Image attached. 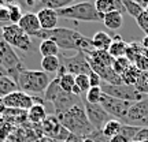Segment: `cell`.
Wrapping results in <instances>:
<instances>
[{
    "label": "cell",
    "instance_id": "obj_23",
    "mask_svg": "<svg viewBox=\"0 0 148 142\" xmlns=\"http://www.w3.org/2000/svg\"><path fill=\"white\" fill-rule=\"evenodd\" d=\"M41 69L44 73L52 74L58 73L60 69V58L59 56H48V58L41 59Z\"/></svg>",
    "mask_w": 148,
    "mask_h": 142
},
{
    "label": "cell",
    "instance_id": "obj_11",
    "mask_svg": "<svg viewBox=\"0 0 148 142\" xmlns=\"http://www.w3.org/2000/svg\"><path fill=\"white\" fill-rule=\"evenodd\" d=\"M41 131L47 135L49 139L53 141H66V138L70 135V132L64 128L59 119L55 115H48L47 119L41 123Z\"/></svg>",
    "mask_w": 148,
    "mask_h": 142
},
{
    "label": "cell",
    "instance_id": "obj_46",
    "mask_svg": "<svg viewBox=\"0 0 148 142\" xmlns=\"http://www.w3.org/2000/svg\"><path fill=\"white\" fill-rule=\"evenodd\" d=\"M140 127H144V128H148V116L144 119L143 122H141V124H140Z\"/></svg>",
    "mask_w": 148,
    "mask_h": 142
},
{
    "label": "cell",
    "instance_id": "obj_1",
    "mask_svg": "<svg viewBox=\"0 0 148 142\" xmlns=\"http://www.w3.org/2000/svg\"><path fill=\"white\" fill-rule=\"evenodd\" d=\"M34 37L42 40H51L59 47V49L89 52L93 49L90 38L82 36L79 32L67 27H55L52 30H40Z\"/></svg>",
    "mask_w": 148,
    "mask_h": 142
},
{
    "label": "cell",
    "instance_id": "obj_42",
    "mask_svg": "<svg viewBox=\"0 0 148 142\" xmlns=\"http://www.w3.org/2000/svg\"><path fill=\"white\" fill-rule=\"evenodd\" d=\"M101 84H103V81H101V78L97 75V74L92 73L89 75V85H90V88H100Z\"/></svg>",
    "mask_w": 148,
    "mask_h": 142
},
{
    "label": "cell",
    "instance_id": "obj_39",
    "mask_svg": "<svg viewBox=\"0 0 148 142\" xmlns=\"http://www.w3.org/2000/svg\"><path fill=\"white\" fill-rule=\"evenodd\" d=\"M89 138L93 142H110V139H108L101 131H99V130H95V131L89 135Z\"/></svg>",
    "mask_w": 148,
    "mask_h": 142
},
{
    "label": "cell",
    "instance_id": "obj_8",
    "mask_svg": "<svg viewBox=\"0 0 148 142\" xmlns=\"http://www.w3.org/2000/svg\"><path fill=\"white\" fill-rule=\"evenodd\" d=\"M99 104L103 107V109L106 111L111 118H114V119H116V120H119L122 123L123 119L126 118L129 109L132 108V105L134 104V103L118 100V99H115V97H111V96H107V94L103 93L101 97H100Z\"/></svg>",
    "mask_w": 148,
    "mask_h": 142
},
{
    "label": "cell",
    "instance_id": "obj_34",
    "mask_svg": "<svg viewBox=\"0 0 148 142\" xmlns=\"http://www.w3.org/2000/svg\"><path fill=\"white\" fill-rule=\"evenodd\" d=\"M101 94H103L101 88H90V89L85 93L84 99L88 101V103H90V104H99Z\"/></svg>",
    "mask_w": 148,
    "mask_h": 142
},
{
    "label": "cell",
    "instance_id": "obj_44",
    "mask_svg": "<svg viewBox=\"0 0 148 142\" xmlns=\"http://www.w3.org/2000/svg\"><path fill=\"white\" fill-rule=\"evenodd\" d=\"M140 44H141L143 49H148V36L144 37L143 40H141V42H140Z\"/></svg>",
    "mask_w": 148,
    "mask_h": 142
},
{
    "label": "cell",
    "instance_id": "obj_41",
    "mask_svg": "<svg viewBox=\"0 0 148 142\" xmlns=\"http://www.w3.org/2000/svg\"><path fill=\"white\" fill-rule=\"evenodd\" d=\"M8 130H10V123L0 116V138H4L7 132H10Z\"/></svg>",
    "mask_w": 148,
    "mask_h": 142
},
{
    "label": "cell",
    "instance_id": "obj_10",
    "mask_svg": "<svg viewBox=\"0 0 148 142\" xmlns=\"http://www.w3.org/2000/svg\"><path fill=\"white\" fill-rule=\"evenodd\" d=\"M81 101H82V107H84V111L86 113V118H88L89 123L92 124V127L95 130L101 131V128L104 127V124L107 122L114 119V118H111L106 111L103 109V107L100 104H90L85 99H81Z\"/></svg>",
    "mask_w": 148,
    "mask_h": 142
},
{
    "label": "cell",
    "instance_id": "obj_47",
    "mask_svg": "<svg viewBox=\"0 0 148 142\" xmlns=\"http://www.w3.org/2000/svg\"><path fill=\"white\" fill-rule=\"evenodd\" d=\"M144 12H145V14H148V4L145 5V8H144Z\"/></svg>",
    "mask_w": 148,
    "mask_h": 142
},
{
    "label": "cell",
    "instance_id": "obj_21",
    "mask_svg": "<svg viewBox=\"0 0 148 142\" xmlns=\"http://www.w3.org/2000/svg\"><path fill=\"white\" fill-rule=\"evenodd\" d=\"M18 90V86H16L15 81L8 77L7 74L1 73L0 71V97H5L10 93H14Z\"/></svg>",
    "mask_w": 148,
    "mask_h": 142
},
{
    "label": "cell",
    "instance_id": "obj_9",
    "mask_svg": "<svg viewBox=\"0 0 148 142\" xmlns=\"http://www.w3.org/2000/svg\"><path fill=\"white\" fill-rule=\"evenodd\" d=\"M60 64L64 67L66 73L73 74L74 77H77V75H90L93 73L84 52H77L71 58H62L60 59Z\"/></svg>",
    "mask_w": 148,
    "mask_h": 142
},
{
    "label": "cell",
    "instance_id": "obj_14",
    "mask_svg": "<svg viewBox=\"0 0 148 142\" xmlns=\"http://www.w3.org/2000/svg\"><path fill=\"white\" fill-rule=\"evenodd\" d=\"M18 26L21 27L22 30L26 33L29 37L36 36L37 33L41 30V26H40V22H38L37 14H34V12H27L25 15H22L21 21L18 23Z\"/></svg>",
    "mask_w": 148,
    "mask_h": 142
},
{
    "label": "cell",
    "instance_id": "obj_6",
    "mask_svg": "<svg viewBox=\"0 0 148 142\" xmlns=\"http://www.w3.org/2000/svg\"><path fill=\"white\" fill-rule=\"evenodd\" d=\"M1 37L10 47L18 48L23 52H29L32 49V40L26 33L22 30L18 25H7L0 27Z\"/></svg>",
    "mask_w": 148,
    "mask_h": 142
},
{
    "label": "cell",
    "instance_id": "obj_33",
    "mask_svg": "<svg viewBox=\"0 0 148 142\" xmlns=\"http://www.w3.org/2000/svg\"><path fill=\"white\" fill-rule=\"evenodd\" d=\"M7 7H8V11H10L11 25H18L19 21H21V18H22L21 5L16 4V3H7Z\"/></svg>",
    "mask_w": 148,
    "mask_h": 142
},
{
    "label": "cell",
    "instance_id": "obj_31",
    "mask_svg": "<svg viewBox=\"0 0 148 142\" xmlns=\"http://www.w3.org/2000/svg\"><path fill=\"white\" fill-rule=\"evenodd\" d=\"M58 78H59V85H60L62 90L66 92V93H71V89H73L74 85H75V77H74L73 74L66 73L63 75L58 77Z\"/></svg>",
    "mask_w": 148,
    "mask_h": 142
},
{
    "label": "cell",
    "instance_id": "obj_48",
    "mask_svg": "<svg viewBox=\"0 0 148 142\" xmlns=\"http://www.w3.org/2000/svg\"><path fill=\"white\" fill-rule=\"evenodd\" d=\"M3 4H4V1H0V7H1Z\"/></svg>",
    "mask_w": 148,
    "mask_h": 142
},
{
    "label": "cell",
    "instance_id": "obj_45",
    "mask_svg": "<svg viewBox=\"0 0 148 142\" xmlns=\"http://www.w3.org/2000/svg\"><path fill=\"white\" fill-rule=\"evenodd\" d=\"M4 111H5V107H4V104H3V97H0V115H1Z\"/></svg>",
    "mask_w": 148,
    "mask_h": 142
},
{
    "label": "cell",
    "instance_id": "obj_38",
    "mask_svg": "<svg viewBox=\"0 0 148 142\" xmlns=\"http://www.w3.org/2000/svg\"><path fill=\"white\" fill-rule=\"evenodd\" d=\"M136 22H137L138 26L141 27V30L145 33V36H148V14L143 12V14L136 19Z\"/></svg>",
    "mask_w": 148,
    "mask_h": 142
},
{
    "label": "cell",
    "instance_id": "obj_4",
    "mask_svg": "<svg viewBox=\"0 0 148 142\" xmlns=\"http://www.w3.org/2000/svg\"><path fill=\"white\" fill-rule=\"evenodd\" d=\"M59 18L64 19H74V21L82 22H101L103 16L96 11L95 3L92 1H82V3H75L69 7H64L62 10L56 11Z\"/></svg>",
    "mask_w": 148,
    "mask_h": 142
},
{
    "label": "cell",
    "instance_id": "obj_36",
    "mask_svg": "<svg viewBox=\"0 0 148 142\" xmlns=\"http://www.w3.org/2000/svg\"><path fill=\"white\" fill-rule=\"evenodd\" d=\"M0 25L1 27L7 26V25H11L10 21V11H8V7H7V3L0 7Z\"/></svg>",
    "mask_w": 148,
    "mask_h": 142
},
{
    "label": "cell",
    "instance_id": "obj_28",
    "mask_svg": "<svg viewBox=\"0 0 148 142\" xmlns=\"http://www.w3.org/2000/svg\"><path fill=\"white\" fill-rule=\"evenodd\" d=\"M143 51L144 49L140 42H130V44H127V49H126V55H125V56H126V58L130 60V63L133 64L143 55Z\"/></svg>",
    "mask_w": 148,
    "mask_h": 142
},
{
    "label": "cell",
    "instance_id": "obj_26",
    "mask_svg": "<svg viewBox=\"0 0 148 142\" xmlns=\"http://www.w3.org/2000/svg\"><path fill=\"white\" fill-rule=\"evenodd\" d=\"M121 128H122V123H121V122L116 120V119H111V120L107 122L106 124H104V127L101 128V132H103V134H104L108 139H111V138L119 135Z\"/></svg>",
    "mask_w": 148,
    "mask_h": 142
},
{
    "label": "cell",
    "instance_id": "obj_29",
    "mask_svg": "<svg viewBox=\"0 0 148 142\" xmlns=\"http://www.w3.org/2000/svg\"><path fill=\"white\" fill-rule=\"evenodd\" d=\"M40 4H41V8H49V10L58 11L64 8V7H69L73 3H71V0H42V1H40Z\"/></svg>",
    "mask_w": 148,
    "mask_h": 142
},
{
    "label": "cell",
    "instance_id": "obj_13",
    "mask_svg": "<svg viewBox=\"0 0 148 142\" xmlns=\"http://www.w3.org/2000/svg\"><path fill=\"white\" fill-rule=\"evenodd\" d=\"M82 101L79 97L71 94V93H66V92H60L59 96L52 101L53 109H55V116H59L64 113L66 111L73 108L74 105H78Z\"/></svg>",
    "mask_w": 148,
    "mask_h": 142
},
{
    "label": "cell",
    "instance_id": "obj_3",
    "mask_svg": "<svg viewBox=\"0 0 148 142\" xmlns=\"http://www.w3.org/2000/svg\"><path fill=\"white\" fill-rule=\"evenodd\" d=\"M14 81L18 86V90L23 93H34V94H40V93L44 94L48 85L51 84L49 75L42 70L22 69L15 75Z\"/></svg>",
    "mask_w": 148,
    "mask_h": 142
},
{
    "label": "cell",
    "instance_id": "obj_40",
    "mask_svg": "<svg viewBox=\"0 0 148 142\" xmlns=\"http://www.w3.org/2000/svg\"><path fill=\"white\" fill-rule=\"evenodd\" d=\"M148 141V128H144V127H140L137 135L134 137L133 142H145Z\"/></svg>",
    "mask_w": 148,
    "mask_h": 142
},
{
    "label": "cell",
    "instance_id": "obj_49",
    "mask_svg": "<svg viewBox=\"0 0 148 142\" xmlns=\"http://www.w3.org/2000/svg\"><path fill=\"white\" fill-rule=\"evenodd\" d=\"M4 142H10V141H4Z\"/></svg>",
    "mask_w": 148,
    "mask_h": 142
},
{
    "label": "cell",
    "instance_id": "obj_17",
    "mask_svg": "<svg viewBox=\"0 0 148 142\" xmlns=\"http://www.w3.org/2000/svg\"><path fill=\"white\" fill-rule=\"evenodd\" d=\"M90 41H92L93 49L96 51H108L110 45L112 44V37L104 32H96L90 38Z\"/></svg>",
    "mask_w": 148,
    "mask_h": 142
},
{
    "label": "cell",
    "instance_id": "obj_37",
    "mask_svg": "<svg viewBox=\"0 0 148 142\" xmlns=\"http://www.w3.org/2000/svg\"><path fill=\"white\" fill-rule=\"evenodd\" d=\"M133 64L140 70V73H148V58L147 56L141 55V56H140V58H138Z\"/></svg>",
    "mask_w": 148,
    "mask_h": 142
},
{
    "label": "cell",
    "instance_id": "obj_32",
    "mask_svg": "<svg viewBox=\"0 0 148 142\" xmlns=\"http://www.w3.org/2000/svg\"><path fill=\"white\" fill-rule=\"evenodd\" d=\"M138 130H140V127L137 126H129V124H122V128H121V132H119V135H121L123 139L126 142H133L134 137L137 135Z\"/></svg>",
    "mask_w": 148,
    "mask_h": 142
},
{
    "label": "cell",
    "instance_id": "obj_16",
    "mask_svg": "<svg viewBox=\"0 0 148 142\" xmlns=\"http://www.w3.org/2000/svg\"><path fill=\"white\" fill-rule=\"evenodd\" d=\"M95 7L96 11L100 15H106L111 11H118L121 14L125 11V7L122 4V1H118V0H96Z\"/></svg>",
    "mask_w": 148,
    "mask_h": 142
},
{
    "label": "cell",
    "instance_id": "obj_35",
    "mask_svg": "<svg viewBox=\"0 0 148 142\" xmlns=\"http://www.w3.org/2000/svg\"><path fill=\"white\" fill-rule=\"evenodd\" d=\"M75 85L79 88L81 93H86V92L90 89L89 75H77V77H75Z\"/></svg>",
    "mask_w": 148,
    "mask_h": 142
},
{
    "label": "cell",
    "instance_id": "obj_5",
    "mask_svg": "<svg viewBox=\"0 0 148 142\" xmlns=\"http://www.w3.org/2000/svg\"><path fill=\"white\" fill-rule=\"evenodd\" d=\"M22 69H23V66H22L21 59L18 58L14 48L10 47L3 40L1 33H0V71L14 79L15 75Z\"/></svg>",
    "mask_w": 148,
    "mask_h": 142
},
{
    "label": "cell",
    "instance_id": "obj_12",
    "mask_svg": "<svg viewBox=\"0 0 148 142\" xmlns=\"http://www.w3.org/2000/svg\"><path fill=\"white\" fill-rule=\"evenodd\" d=\"M3 104L5 109H19V111H29L34 104V97L23 93L21 90H16L14 93H10L3 97Z\"/></svg>",
    "mask_w": 148,
    "mask_h": 142
},
{
    "label": "cell",
    "instance_id": "obj_25",
    "mask_svg": "<svg viewBox=\"0 0 148 142\" xmlns=\"http://www.w3.org/2000/svg\"><path fill=\"white\" fill-rule=\"evenodd\" d=\"M60 92H63V90H62L60 85H59V78L58 77H55L53 79H51V84L48 85L47 90L44 92V101L52 103V101L59 96Z\"/></svg>",
    "mask_w": 148,
    "mask_h": 142
},
{
    "label": "cell",
    "instance_id": "obj_2",
    "mask_svg": "<svg viewBox=\"0 0 148 142\" xmlns=\"http://www.w3.org/2000/svg\"><path fill=\"white\" fill-rule=\"evenodd\" d=\"M60 122V124L74 135H78L81 138L89 137L92 132L95 131V128L92 127V124L89 123L86 113L84 111L82 103L78 105H74L73 108H70L69 111H66L64 113L56 116Z\"/></svg>",
    "mask_w": 148,
    "mask_h": 142
},
{
    "label": "cell",
    "instance_id": "obj_27",
    "mask_svg": "<svg viewBox=\"0 0 148 142\" xmlns=\"http://www.w3.org/2000/svg\"><path fill=\"white\" fill-rule=\"evenodd\" d=\"M123 7H125V11H126L129 15H132L134 19H137L138 16L144 12V7L138 1H132V0H121Z\"/></svg>",
    "mask_w": 148,
    "mask_h": 142
},
{
    "label": "cell",
    "instance_id": "obj_43",
    "mask_svg": "<svg viewBox=\"0 0 148 142\" xmlns=\"http://www.w3.org/2000/svg\"><path fill=\"white\" fill-rule=\"evenodd\" d=\"M64 142H84V138L78 137V135H74V134H70Z\"/></svg>",
    "mask_w": 148,
    "mask_h": 142
},
{
    "label": "cell",
    "instance_id": "obj_20",
    "mask_svg": "<svg viewBox=\"0 0 148 142\" xmlns=\"http://www.w3.org/2000/svg\"><path fill=\"white\" fill-rule=\"evenodd\" d=\"M101 22L104 23V26L107 29H110V30H118L122 26V23H123V16L118 11H111V12H108V14H106V15L103 16V21Z\"/></svg>",
    "mask_w": 148,
    "mask_h": 142
},
{
    "label": "cell",
    "instance_id": "obj_18",
    "mask_svg": "<svg viewBox=\"0 0 148 142\" xmlns=\"http://www.w3.org/2000/svg\"><path fill=\"white\" fill-rule=\"evenodd\" d=\"M47 111H45V107L44 104H40V103H36L33 104V107L27 111V120L34 123V124H41L42 122L47 119Z\"/></svg>",
    "mask_w": 148,
    "mask_h": 142
},
{
    "label": "cell",
    "instance_id": "obj_24",
    "mask_svg": "<svg viewBox=\"0 0 148 142\" xmlns=\"http://www.w3.org/2000/svg\"><path fill=\"white\" fill-rule=\"evenodd\" d=\"M140 74H141L140 73V70H138L134 64H132V66H130V67L121 75L122 84L129 85V86H136L138 78H140Z\"/></svg>",
    "mask_w": 148,
    "mask_h": 142
},
{
    "label": "cell",
    "instance_id": "obj_15",
    "mask_svg": "<svg viewBox=\"0 0 148 142\" xmlns=\"http://www.w3.org/2000/svg\"><path fill=\"white\" fill-rule=\"evenodd\" d=\"M37 18L40 22L41 30H52L58 25L59 16L56 11L49 10V8H40L37 11Z\"/></svg>",
    "mask_w": 148,
    "mask_h": 142
},
{
    "label": "cell",
    "instance_id": "obj_22",
    "mask_svg": "<svg viewBox=\"0 0 148 142\" xmlns=\"http://www.w3.org/2000/svg\"><path fill=\"white\" fill-rule=\"evenodd\" d=\"M59 47L51 40H42L38 45V52L42 58H48V56H58L59 55Z\"/></svg>",
    "mask_w": 148,
    "mask_h": 142
},
{
    "label": "cell",
    "instance_id": "obj_7",
    "mask_svg": "<svg viewBox=\"0 0 148 142\" xmlns=\"http://www.w3.org/2000/svg\"><path fill=\"white\" fill-rule=\"evenodd\" d=\"M100 88L104 94L115 97L118 100L129 101V103H137V101H141L147 97V94L140 93L134 86H129V85H125V84H121V85L101 84Z\"/></svg>",
    "mask_w": 148,
    "mask_h": 142
},
{
    "label": "cell",
    "instance_id": "obj_30",
    "mask_svg": "<svg viewBox=\"0 0 148 142\" xmlns=\"http://www.w3.org/2000/svg\"><path fill=\"white\" fill-rule=\"evenodd\" d=\"M130 66H132L130 60H129L126 56H123V58L114 59V63H112V66H111V69H112V71H114L116 75H119V77H121L122 74L125 73Z\"/></svg>",
    "mask_w": 148,
    "mask_h": 142
},
{
    "label": "cell",
    "instance_id": "obj_19",
    "mask_svg": "<svg viewBox=\"0 0 148 142\" xmlns=\"http://www.w3.org/2000/svg\"><path fill=\"white\" fill-rule=\"evenodd\" d=\"M126 49H127V42H125L119 36H116L112 38V44L108 48V55L111 58L118 59V58H123L126 55Z\"/></svg>",
    "mask_w": 148,
    "mask_h": 142
}]
</instances>
